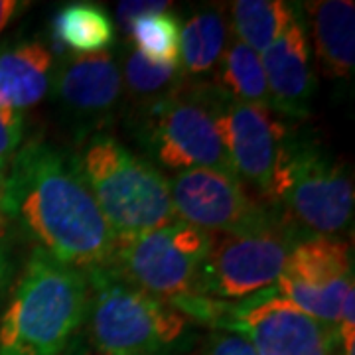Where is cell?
Returning <instances> with one entry per match:
<instances>
[{"label":"cell","mask_w":355,"mask_h":355,"mask_svg":"<svg viewBox=\"0 0 355 355\" xmlns=\"http://www.w3.org/2000/svg\"><path fill=\"white\" fill-rule=\"evenodd\" d=\"M2 209L20 221L40 251L64 265L85 272L107 266L113 257L116 237L76 160L50 144L32 142L16 153Z\"/></svg>","instance_id":"6da1fadb"},{"label":"cell","mask_w":355,"mask_h":355,"mask_svg":"<svg viewBox=\"0 0 355 355\" xmlns=\"http://www.w3.org/2000/svg\"><path fill=\"white\" fill-rule=\"evenodd\" d=\"M87 312L85 272L36 249L0 318V355H64Z\"/></svg>","instance_id":"7a4b0ae2"},{"label":"cell","mask_w":355,"mask_h":355,"mask_svg":"<svg viewBox=\"0 0 355 355\" xmlns=\"http://www.w3.org/2000/svg\"><path fill=\"white\" fill-rule=\"evenodd\" d=\"M114 237H132L174 221L170 180L111 135H93L73 158Z\"/></svg>","instance_id":"3957f363"},{"label":"cell","mask_w":355,"mask_h":355,"mask_svg":"<svg viewBox=\"0 0 355 355\" xmlns=\"http://www.w3.org/2000/svg\"><path fill=\"white\" fill-rule=\"evenodd\" d=\"M91 347L107 355H164L190 318L119 279L111 268L85 270Z\"/></svg>","instance_id":"277c9868"},{"label":"cell","mask_w":355,"mask_h":355,"mask_svg":"<svg viewBox=\"0 0 355 355\" xmlns=\"http://www.w3.org/2000/svg\"><path fill=\"white\" fill-rule=\"evenodd\" d=\"M216 235L174 219L162 227L121 237L107 268L158 300L172 302L193 291Z\"/></svg>","instance_id":"5b68a950"},{"label":"cell","mask_w":355,"mask_h":355,"mask_svg":"<svg viewBox=\"0 0 355 355\" xmlns=\"http://www.w3.org/2000/svg\"><path fill=\"white\" fill-rule=\"evenodd\" d=\"M217 91L174 89L154 105L146 119V142L160 164L178 172L209 168L233 174L217 128Z\"/></svg>","instance_id":"8992f818"},{"label":"cell","mask_w":355,"mask_h":355,"mask_svg":"<svg viewBox=\"0 0 355 355\" xmlns=\"http://www.w3.org/2000/svg\"><path fill=\"white\" fill-rule=\"evenodd\" d=\"M217 128L233 174L268 202L279 203L294 154L282 121L275 119L268 107L233 101L219 93Z\"/></svg>","instance_id":"52a82bcc"},{"label":"cell","mask_w":355,"mask_h":355,"mask_svg":"<svg viewBox=\"0 0 355 355\" xmlns=\"http://www.w3.org/2000/svg\"><path fill=\"white\" fill-rule=\"evenodd\" d=\"M221 330L245 336L257 355H334L338 328L308 316L288 300L261 292L245 302H219L216 320Z\"/></svg>","instance_id":"ba28073f"},{"label":"cell","mask_w":355,"mask_h":355,"mask_svg":"<svg viewBox=\"0 0 355 355\" xmlns=\"http://www.w3.org/2000/svg\"><path fill=\"white\" fill-rule=\"evenodd\" d=\"M349 292H354L352 245L322 235L291 247L275 284L277 296L334 328Z\"/></svg>","instance_id":"9c48e42d"},{"label":"cell","mask_w":355,"mask_h":355,"mask_svg":"<svg viewBox=\"0 0 355 355\" xmlns=\"http://www.w3.org/2000/svg\"><path fill=\"white\" fill-rule=\"evenodd\" d=\"M288 253L291 245L277 231L225 235L205 257L191 294L217 302L253 298L277 284Z\"/></svg>","instance_id":"30bf717a"},{"label":"cell","mask_w":355,"mask_h":355,"mask_svg":"<svg viewBox=\"0 0 355 355\" xmlns=\"http://www.w3.org/2000/svg\"><path fill=\"white\" fill-rule=\"evenodd\" d=\"M174 216L207 233L251 235L275 231L266 211L227 172L196 168L178 172L170 184Z\"/></svg>","instance_id":"8fae6325"},{"label":"cell","mask_w":355,"mask_h":355,"mask_svg":"<svg viewBox=\"0 0 355 355\" xmlns=\"http://www.w3.org/2000/svg\"><path fill=\"white\" fill-rule=\"evenodd\" d=\"M354 184L343 166L316 150L296 148L280 202L288 214L316 235L330 237L349 225L354 216Z\"/></svg>","instance_id":"7c38bea8"},{"label":"cell","mask_w":355,"mask_h":355,"mask_svg":"<svg viewBox=\"0 0 355 355\" xmlns=\"http://www.w3.org/2000/svg\"><path fill=\"white\" fill-rule=\"evenodd\" d=\"M268 105L282 114H306L314 93L310 46L304 26L294 18L286 30L263 53Z\"/></svg>","instance_id":"4fadbf2b"},{"label":"cell","mask_w":355,"mask_h":355,"mask_svg":"<svg viewBox=\"0 0 355 355\" xmlns=\"http://www.w3.org/2000/svg\"><path fill=\"white\" fill-rule=\"evenodd\" d=\"M51 83L65 109L81 116L109 113L123 91L121 69L107 50L67 58L51 76Z\"/></svg>","instance_id":"5bb4252c"},{"label":"cell","mask_w":355,"mask_h":355,"mask_svg":"<svg viewBox=\"0 0 355 355\" xmlns=\"http://www.w3.org/2000/svg\"><path fill=\"white\" fill-rule=\"evenodd\" d=\"M53 55L42 42H22L0 51V105L22 113L51 87Z\"/></svg>","instance_id":"9a60e30c"},{"label":"cell","mask_w":355,"mask_h":355,"mask_svg":"<svg viewBox=\"0 0 355 355\" xmlns=\"http://www.w3.org/2000/svg\"><path fill=\"white\" fill-rule=\"evenodd\" d=\"M318 62L328 77H347L355 65V4L352 0L308 2Z\"/></svg>","instance_id":"2e32d148"},{"label":"cell","mask_w":355,"mask_h":355,"mask_svg":"<svg viewBox=\"0 0 355 355\" xmlns=\"http://www.w3.org/2000/svg\"><path fill=\"white\" fill-rule=\"evenodd\" d=\"M227 20L216 8H205L180 28V71L205 76L216 69L227 46Z\"/></svg>","instance_id":"e0dca14e"},{"label":"cell","mask_w":355,"mask_h":355,"mask_svg":"<svg viewBox=\"0 0 355 355\" xmlns=\"http://www.w3.org/2000/svg\"><path fill=\"white\" fill-rule=\"evenodd\" d=\"M55 38L79 53L105 51L114 38V26L109 12L91 2H73L64 6L53 18Z\"/></svg>","instance_id":"ac0fdd59"},{"label":"cell","mask_w":355,"mask_h":355,"mask_svg":"<svg viewBox=\"0 0 355 355\" xmlns=\"http://www.w3.org/2000/svg\"><path fill=\"white\" fill-rule=\"evenodd\" d=\"M217 91L239 103H253L268 107V89L261 62V53L233 40L217 65Z\"/></svg>","instance_id":"d6986e66"},{"label":"cell","mask_w":355,"mask_h":355,"mask_svg":"<svg viewBox=\"0 0 355 355\" xmlns=\"http://www.w3.org/2000/svg\"><path fill=\"white\" fill-rule=\"evenodd\" d=\"M294 18V10L282 0H237L231 4L237 38L257 53H263Z\"/></svg>","instance_id":"ffe728a7"},{"label":"cell","mask_w":355,"mask_h":355,"mask_svg":"<svg viewBox=\"0 0 355 355\" xmlns=\"http://www.w3.org/2000/svg\"><path fill=\"white\" fill-rule=\"evenodd\" d=\"M130 38L146 60L154 64L178 65L180 62V22L168 12L146 14L128 28Z\"/></svg>","instance_id":"44dd1931"},{"label":"cell","mask_w":355,"mask_h":355,"mask_svg":"<svg viewBox=\"0 0 355 355\" xmlns=\"http://www.w3.org/2000/svg\"><path fill=\"white\" fill-rule=\"evenodd\" d=\"M178 71L180 65L154 64L146 60L140 51L135 50L127 58L121 76L125 77L130 93L139 97H150L162 93L164 89H168V85H172V81L178 77Z\"/></svg>","instance_id":"7402d4cb"},{"label":"cell","mask_w":355,"mask_h":355,"mask_svg":"<svg viewBox=\"0 0 355 355\" xmlns=\"http://www.w3.org/2000/svg\"><path fill=\"white\" fill-rule=\"evenodd\" d=\"M20 140H22V113H16L12 109L0 105V172L2 174H6V170L12 164Z\"/></svg>","instance_id":"603a6c76"},{"label":"cell","mask_w":355,"mask_h":355,"mask_svg":"<svg viewBox=\"0 0 355 355\" xmlns=\"http://www.w3.org/2000/svg\"><path fill=\"white\" fill-rule=\"evenodd\" d=\"M202 355H257V352L245 336L223 330L207 340Z\"/></svg>","instance_id":"cb8c5ba5"},{"label":"cell","mask_w":355,"mask_h":355,"mask_svg":"<svg viewBox=\"0 0 355 355\" xmlns=\"http://www.w3.org/2000/svg\"><path fill=\"white\" fill-rule=\"evenodd\" d=\"M172 4L170 2H158V0H130V2H121L119 8H116V18H119V24L123 26L125 30H128L132 22H137L139 18L146 16V14L154 12H168Z\"/></svg>","instance_id":"d4e9b609"},{"label":"cell","mask_w":355,"mask_h":355,"mask_svg":"<svg viewBox=\"0 0 355 355\" xmlns=\"http://www.w3.org/2000/svg\"><path fill=\"white\" fill-rule=\"evenodd\" d=\"M28 6L30 2H22V0H0V34L12 24Z\"/></svg>","instance_id":"484cf974"},{"label":"cell","mask_w":355,"mask_h":355,"mask_svg":"<svg viewBox=\"0 0 355 355\" xmlns=\"http://www.w3.org/2000/svg\"><path fill=\"white\" fill-rule=\"evenodd\" d=\"M4 182H6V174L0 172V237L6 229V216H4V209H2V198H4Z\"/></svg>","instance_id":"4316f807"},{"label":"cell","mask_w":355,"mask_h":355,"mask_svg":"<svg viewBox=\"0 0 355 355\" xmlns=\"http://www.w3.org/2000/svg\"><path fill=\"white\" fill-rule=\"evenodd\" d=\"M81 355H107V354H101V352H97V349H93V347H89V349H85Z\"/></svg>","instance_id":"83f0119b"},{"label":"cell","mask_w":355,"mask_h":355,"mask_svg":"<svg viewBox=\"0 0 355 355\" xmlns=\"http://www.w3.org/2000/svg\"><path fill=\"white\" fill-rule=\"evenodd\" d=\"M0 280H2V257H0Z\"/></svg>","instance_id":"f1b7e54d"}]
</instances>
